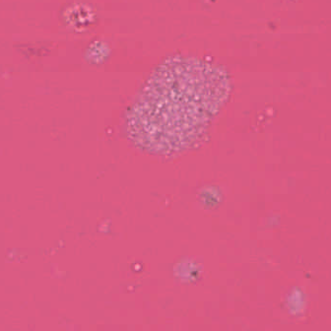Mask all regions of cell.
<instances>
[{"instance_id": "cell-1", "label": "cell", "mask_w": 331, "mask_h": 331, "mask_svg": "<svg viewBox=\"0 0 331 331\" xmlns=\"http://www.w3.org/2000/svg\"><path fill=\"white\" fill-rule=\"evenodd\" d=\"M230 93L222 67L194 57L170 58L154 69L131 107L128 134L150 153H179L201 139Z\"/></svg>"}]
</instances>
